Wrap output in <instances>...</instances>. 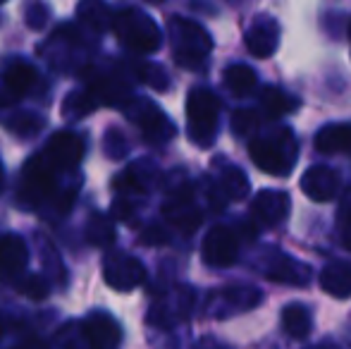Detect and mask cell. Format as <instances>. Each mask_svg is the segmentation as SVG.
<instances>
[{"label": "cell", "instance_id": "6da1fadb", "mask_svg": "<svg viewBox=\"0 0 351 349\" xmlns=\"http://www.w3.org/2000/svg\"><path fill=\"white\" fill-rule=\"evenodd\" d=\"M249 156L256 168L263 170L265 175L285 177L296 165L299 144L289 127H278L268 134L254 136L249 144Z\"/></svg>", "mask_w": 351, "mask_h": 349}, {"label": "cell", "instance_id": "7a4b0ae2", "mask_svg": "<svg viewBox=\"0 0 351 349\" xmlns=\"http://www.w3.org/2000/svg\"><path fill=\"white\" fill-rule=\"evenodd\" d=\"M217 117H220V101L206 86H196L186 96V130L189 139L201 149H208L217 134Z\"/></svg>", "mask_w": 351, "mask_h": 349}, {"label": "cell", "instance_id": "3957f363", "mask_svg": "<svg viewBox=\"0 0 351 349\" xmlns=\"http://www.w3.org/2000/svg\"><path fill=\"white\" fill-rule=\"evenodd\" d=\"M112 29H115L122 46H127L134 53H156L162 43L156 19L136 8L117 12L112 19Z\"/></svg>", "mask_w": 351, "mask_h": 349}, {"label": "cell", "instance_id": "277c9868", "mask_svg": "<svg viewBox=\"0 0 351 349\" xmlns=\"http://www.w3.org/2000/svg\"><path fill=\"white\" fill-rule=\"evenodd\" d=\"M170 36L172 48H175V60L182 67H189V70L204 67L206 56L213 48V38L199 22H191V19L184 17H172Z\"/></svg>", "mask_w": 351, "mask_h": 349}, {"label": "cell", "instance_id": "5b68a950", "mask_svg": "<svg viewBox=\"0 0 351 349\" xmlns=\"http://www.w3.org/2000/svg\"><path fill=\"white\" fill-rule=\"evenodd\" d=\"M239 256V239L225 225H215L206 232L201 244V258L213 268H227Z\"/></svg>", "mask_w": 351, "mask_h": 349}, {"label": "cell", "instance_id": "8992f818", "mask_svg": "<svg viewBox=\"0 0 351 349\" xmlns=\"http://www.w3.org/2000/svg\"><path fill=\"white\" fill-rule=\"evenodd\" d=\"M261 302V292L249 285H227L225 289L210 294V309L208 313L217 318L232 316V313L249 311Z\"/></svg>", "mask_w": 351, "mask_h": 349}, {"label": "cell", "instance_id": "52a82bcc", "mask_svg": "<svg viewBox=\"0 0 351 349\" xmlns=\"http://www.w3.org/2000/svg\"><path fill=\"white\" fill-rule=\"evenodd\" d=\"M41 156L56 173L58 170L77 168L84 158V139L74 134V132H58V134L51 136V141L46 144V151Z\"/></svg>", "mask_w": 351, "mask_h": 349}, {"label": "cell", "instance_id": "ba28073f", "mask_svg": "<svg viewBox=\"0 0 351 349\" xmlns=\"http://www.w3.org/2000/svg\"><path fill=\"white\" fill-rule=\"evenodd\" d=\"M263 275L273 282L291 285V287H306L311 282V268L294 256L282 252H270L263 263Z\"/></svg>", "mask_w": 351, "mask_h": 349}, {"label": "cell", "instance_id": "9c48e42d", "mask_svg": "<svg viewBox=\"0 0 351 349\" xmlns=\"http://www.w3.org/2000/svg\"><path fill=\"white\" fill-rule=\"evenodd\" d=\"M291 210V199L287 191L282 189H261L254 196V204H251V218L261 225H282L287 220Z\"/></svg>", "mask_w": 351, "mask_h": 349}, {"label": "cell", "instance_id": "30bf717a", "mask_svg": "<svg viewBox=\"0 0 351 349\" xmlns=\"http://www.w3.org/2000/svg\"><path fill=\"white\" fill-rule=\"evenodd\" d=\"M103 278L110 287L127 292V289H134L136 285L143 282L146 278V270L143 263L134 256H127V254H110L106 258V268H103Z\"/></svg>", "mask_w": 351, "mask_h": 349}, {"label": "cell", "instance_id": "8fae6325", "mask_svg": "<svg viewBox=\"0 0 351 349\" xmlns=\"http://www.w3.org/2000/svg\"><path fill=\"white\" fill-rule=\"evenodd\" d=\"M301 191L308 196L311 201H318V204H325V201H332L335 196L342 189V177H339L337 170L328 168V165H313L308 168L304 175H301Z\"/></svg>", "mask_w": 351, "mask_h": 349}, {"label": "cell", "instance_id": "7c38bea8", "mask_svg": "<svg viewBox=\"0 0 351 349\" xmlns=\"http://www.w3.org/2000/svg\"><path fill=\"white\" fill-rule=\"evenodd\" d=\"M246 48L254 58H270L280 46V24L270 14H258L246 29Z\"/></svg>", "mask_w": 351, "mask_h": 349}, {"label": "cell", "instance_id": "4fadbf2b", "mask_svg": "<svg viewBox=\"0 0 351 349\" xmlns=\"http://www.w3.org/2000/svg\"><path fill=\"white\" fill-rule=\"evenodd\" d=\"M165 215L170 218V223L177 225L184 234H191L196 228H199L204 215H201V210L194 206V194H191L189 184L172 191L170 201L165 204Z\"/></svg>", "mask_w": 351, "mask_h": 349}, {"label": "cell", "instance_id": "5bb4252c", "mask_svg": "<svg viewBox=\"0 0 351 349\" xmlns=\"http://www.w3.org/2000/svg\"><path fill=\"white\" fill-rule=\"evenodd\" d=\"M136 125H141L143 136H146L151 144H165L175 136V125L165 117V112L160 110L153 103L143 101L134 112H132Z\"/></svg>", "mask_w": 351, "mask_h": 349}, {"label": "cell", "instance_id": "9a60e30c", "mask_svg": "<svg viewBox=\"0 0 351 349\" xmlns=\"http://www.w3.org/2000/svg\"><path fill=\"white\" fill-rule=\"evenodd\" d=\"M84 337L93 349H115L122 340V330L108 313H91L84 321Z\"/></svg>", "mask_w": 351, "mask_h": 349}, {"label": "cell", "instance_id": "2e32d148", "mask_svg": "<svg viewBox=\"0 0 351 349\" xmlns=\"http://www.w3.org/2000/svg\"><path fill=\"white\" fill-rule=\"evenodd\" d=\"M29 261V249L17 234H3L0 237V280H12L24 270Z\"/></svg>", "mask_w": 351, "mask_h": 349}, {"label": "cell", "instance_id": "e0dca14e", "mask_svg": "<svg viewBox=\"0 0 351 349\" xmlns=\"http://www.w3.org/2000/svg\"><path fill=\"white\" fill-rule=\"evenodd\" d=\"M320 287L335 299L351 297V263L330 261L320 270Z\"/></svg>", "mask_w": 351, "mask_h": 349}, {"label": "cell", "instance_id": "ac0fdd59", "mask_svg": "<svg viewBox=\"0 0 351 349\" xmlns=\"http://www.w3.org/2000/svg\"><path fill=\"white\" fill-rule=\"evenodd\" d=\"M315 151L320 154H342L351 149V122H332L315 134Z\"/></svg>", "mask_w": 351, "mask_h": 349}, {"label": "cell", "instance_id": "d6986e66", "mask_svg": "<svg viewBox=\"0 0 351 349\" xmlns=\"http://www.w3.org/2000/svg\"><path fill=\"white\" fill-rule=\"evenodd\" d=\"M301 101L291 93H287L280 86H263L261 91V110L265 112V117H285L289 112L299 110Z\"/></svg>", "mask_w": 351, "mask_h": 349}, {"label": "cell", "instance_id": "ffe728a7", "mask_svg": "<svg viewBox=\"0 0 351 349\" xmlns=\"http://www.w3.org/2000/svg\"><path fill=\"white\" fill-rule=\"evenodd\" d=\"M282 328L289 337L294 340H306L313 328V318H311V311L304 306L301 302H291L282 309Z\"/></svg>", "mask_w": 351, "mask_h": 349}, {"label": "cell", "instance_id": "44dd1931", "mask_svg": "<svg viewBox=\"0 0 351 349\" xmlns=\"http://www.w3.org/2000/svg\"><path fill=\"white\" fill-rule=\"evenodd\" d=\"M222 82H225L227 91H232L234 96H249L254 93V88L258 86V75L254 67L244 65V62H234L222 72Z\"/></svg>", "mask_w": 351, "mask_h": 349}, {"label": "cell", "instance_id": "7402d4cb", "mask_svg": "<svg viewBox=\"0 0 351 349\" xmlns=\"http://www.w3.org/2000/svg\"><path fill=\"white\" fill-rule=\"evenodd\" d=\"M0 80H3L5 88L10 91V96H12L14 101H19V98L34 86V82H36V70H34L32 65H27V62H12V65L0 75Z\"/></svg>", "mask_w": 351, "mask_h": 349}, {"label": "cell", "instance_id": "603a6c76", "mask_svg": "<svg viewBox=\"0 0 351 349\" xmlns=\"http://www.w3.org/2000/svg\"><path fill=\"white\" fill-rule=\"evenodd\" d=\"M220 189H222V194H225V199L239 201V199H244L251 189L249 177L244 175V170L234 168V165H227L220 175Z\"/></svg>", "mask_w": 351, "mask_h": 349}, {"label": "cell", "instance_id": "cb8c5ba5", "mask_svg": "<svg viewBox=\"0 0 351 349\" xmlns=\"http://www.w3.org/2000/svg\"><path fill=\"white\" fill-rule=\"evenodd\" d=\"M258 125H261V115L256 110H251V108H241V110H234V115H232V132L239 139L256 134Z\"/></svg>", "mask_w": 351, "mask_h": 349}, {"label": "cell", "instance_id": "d4e9b609", "mask_svg": "<svg viewBox=\"0 0 351 349\" xmlns=\"http://www.w3.org/2000/svg\"><path fill=\"white\" fill-rule=\"evenodd\" d=\"M43 125H46V122H43L41 117L32 115V112H17L12 120H5L8 130L17 132V134H22V136H29V134H34V132L43 130Z\"/></svg>", "mask_w": 351, "mask_h": 349}, {"label": "cell", "instance_id": "484cf974", "mask_svg": "<svg viewBox=\"0 0 351 349\" xmlns=\"http://www.w3.org/2000/svg\"><path fill=\"white\" fill-rule=\"evenodd\" d=\"M19 292L27 299H32V302H43L48 297V292H51V287H48V282L41 275H29L22 282V287H19Z\"/></svg>", "mask_w": 351, "mask_h": 349}, {"label": "cell", "instance_id": "4316f807", "mask_svg": "<svg viewBox=\"0 0 351 349\" xmlns=\"http://www.w3.org/2000/svg\"><path fill=\"white\" fill-rule=\"evenodd\" d=\"M167 239H170V234H167V230L160 228V225H148L141 232L143 244H165Z\"/></svg>", "mask_w": 351, "mask_h": 349}, {"label": "cell", "instance_id": "83f0119b", "mask_svg": "<svg viewBox=\"0 0 351 349\" xmlns=\"http://www.w3.org/2000/svg\"><path fill=\"white\" fill-rule=\"evenodd\" d=\"M194 349H232V347L225 345L222 340H215V337H201Z\"/></svg>", "mask_w": 351, "mask_h": 349}, {"label": "cell", "instance_id": "f1b7e54d", "mask_svg": "<svg viewBox=\"0 0 351 349\" xmlns=\"http://www.w3.org/2000/svg\"><path fill=\"white\" fill-rule=\"evenodd\" d=\"M339 223H342L344 228H351V199H347L342 204V210H339Z\"/></svg>", "mask_w": 351, "mask_h": 349}, {"label": "cell", "instance_id": "f546056e", "mask_svg": "<svg viewBox=\"0 0 351 349\" xmlns=\"http://www.w3.org/2000/svg\"><path fill=\"white\" fill-rule=\"evenodd\" d=\"M17 349H48V347L43 345L41 340H27V342H22Z\"/></svg>", "mask_w": 351, "mask_h": 349}, {"label": "cell", "instance_id": "4dcf8cb0", "mask_svg": "<svg viewBox=\"0 0 351 349\" xmlns=\"http://www.w3.org/2000/svg\"><path fill=\"white\" fill-rule=\"evenodd\" d=\"M311 349H339L335 342H330V340H323L320 345H315V347H311Z\"/></svg>", "mask_w": 351, "mask_h": 349}, {"label": "cell", "instance_id": "1f68e13d", "mask_svg": "<svg viewBox=\"0 0 351 349\" xmlns=\"http://www.w3.org/2000/svg\"><path fill=\"white\" fill-rule=\"evenodd\" d=\"M344 242H347V247L351 249V228H347V237H344Z\"/></svg>", "mask_w": 351, "mask_h": 349}, {"label": "cell", "instance_id": "d6a6232c", "mask_svg": "<svg viewBox=\"0 0 351 349\" xmlns=\"http://www.w3.org/2000/svg\"><path fill=\"white\" fill-rule=\"evenodd\" d=\"M3 180H5V177H3V165H0V189H3Z\"/></svg>", "mask_w": 351, "mask_h": 349}, {"label": "cell", "instance_id": "836d02e7", "mask_svg": "<svg viewBox=\"0 0 351 349\" xmlns=\"http://www.w3.org/2000/svg\"><path fill=\"white\" fill-rule=\"evenodd\" d=\"M0 337H3V321H0Z\"/></svg>", "mask_w": 351, "mask_h": 349}, {"label": "cell", "instance_id": "e575fe53", "mask_svg": "<svg viewBox=\"0 0 351 349\" xmlns=\"http://www.w3.org/2000/svg\"><path fill=\"white\" fill-rule=\"evenodd\" d=\"M349 34H351V29H349Z\"/></svg>", "mask_w": 351, "mask_h": 349}]
</instances>
